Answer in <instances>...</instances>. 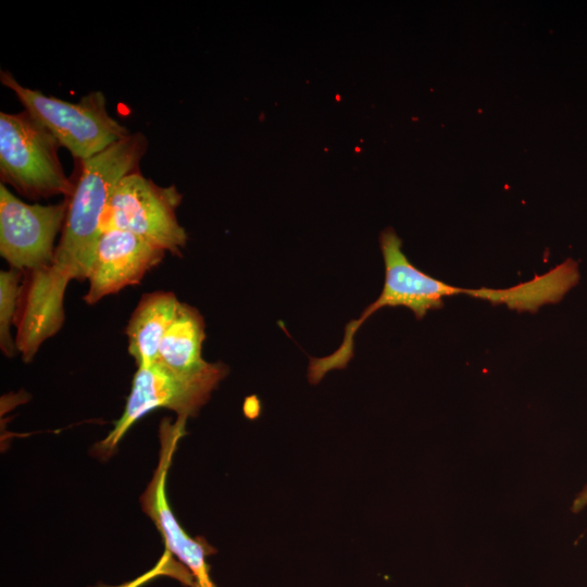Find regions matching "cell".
<instances>
[{
  "instance_id": "cell-1",
  "label": "cell",
  "mask_w": 587,
  "mask_h": 587,
  "mask_svg": "<svg viewBox=\"0 0 587 587\" xmlns=\"http://www.w3.org/2000/svg\"><path fill=\"white\" fill-rule=\"evenodd\" d=\"M147 148L142 133H130L97 154L76 160L61 236L51 263L41 272L50 288L64 291L71 280L88 278L110 197L123 177L139 170Z\"/></svg>"
},
{
  "instance_id": "cell-2",
  "label": "cell",
  "mask_w": 587,
  "mask_h": 587,
  "mask_svg": "<svg viewBox=\"0 0 587 587\" xmlns=\"http://www.w3.org/2000/svg\"><path fill=\"white\" fill-rule=\"evenodd\" d=\"M0 82L75 160L88 159L130 134L108 112L102 91L70 102L21 85L8 71H0Z\"/></svg>"
},
{
  "instance_id": "cell-3",
  "label": "cell",
  "mask_w": 587,
  "mask_h": 587,
  "mask_svg": "<svg viewBox=\"0 0 587 587\" xmlns=\"http://www.w3.org/2000/svg\"><path fill=\"white\" fill-rule=\"evenodd\" d=\"M228 371L222 362H209L195 372H178L159 361L138 366L125 409L111 432L96 445V451L109 457L127 430L155 409H170L186 419L195 416Z\"/></svg>"
},
{
  "instance_id": "cell-4",
  "label": "cell",
  "mask_w": 587,
  "mask_h": 587,
  "mask_svg": "<svg viewBox=\"0 0 587 587\" xmlns=\"http://www.w3.org/2000/svg\"><path fill=\"white\" fill-rule=\"evenodd\" d=\"M61 146L28 112H0V179L32 199L71 196L73 182L60 158Z\"/></svg>"
},
{
  "instance_id": "cell-5",
  "label": "cell",
  "mask_w": 587,
  "mask_h": 587,
  "mask_svg": "<svg viewBox=\"0 0 587 587\" xmlns=\"http://www.w3.org/2000/svg\"><path fill=\"white\" fill-rule=\"evenodd\" d=\"M398 278L404 298V307L411 310L417 320L430 310L444 307L442 299L466 295L489 301L492 304H505L511 310L536 312L541 305L557 303L579 280L576 261L567 259L544 275L521 283L510 288H462L448 285L419 270L409 259L398 266Z\"/></svg>"
},
{
  "instance_id": "cell-6",
  "label": "cell",
  "mask_w": 587,
  "mask_h": 587,
  "mask_svg": "<svg viewBox=\"0 0 587 587\" xmlns=\"http://www.w3.org/2000/svg\"><path fill=\"white\" fill-rule=\"evenodd\" d=\"M182 198L174 185L160 186L139 170L129 173L110 197L101 232L109 228L130 232L174 255H182L188 241L176 215Z\"/></svg>"
},
{
  "instance_id": "cell-7",
  "label": "cell",
  "mask_w": 587,
  "mask_h": 587,
  "mask_svg": "<svg viewBox=\"0 0 587 587\" xmlns=\"http://www.w3.org/2000/svg\"><path fill=\"white\" fill-rule=\"evenodd\" d=\"M67 200L53 204L26 203L0 184V254L24 273L48 266L55 238L62 232Z\"/></svg>"
},
{
  "instance_id": "cell-8",
  "label": "cell",
  "mask_w": 587,
  "mask_h": 587,
  "mask_svg": "<svg viewBox=\"0 0 587 587\" xmlns=\"http://www.w3.org/2000/svg\"><path fill=\"white\" fill-rule=\"evenodd\" d=\"M187 419L160 424V458L153 477L141 496L142 510L154 522L165 547L193 575L198 587H215L209 576L205 558L214 552L203 539H192L180 527L167 503L165 480L178 440L185 435Z\"/></svg>"
},
{
  "instance_id": "cell-9",
  "label": "cell",
  "mask_w": 587,
  "mask_h": 587,
  "mask_svg": "<svg viewBox=\"0 0 587 587\" xmlns=\"http://www.w3.org/2000/svg\"><path fill=\"white\" fill-rule=\"evenodd\" d=\"M165 252L130 232L102 230L96 245L84 301L91 305L125 287L138 285L162 262Z\"/></svg>"
},
{
  "instance_id": "cell-10",
  "label": "cell",
  "mask_w": 587,
  "mask_h": 587,
  "mask_svg": "<svg viewBox=\"0 0 587 587\" xmlns=\"http://www.w3.org/2000/svg\"><path fill=\"white\" fill-rule=\"evenodd\" d=\"M179 302L172 291H153L141 296L125 328L128 353L137 367L158 361L161 341Z\"/></svg>"
},
{
  "instance_id": "cell-11",
  "label": "cell",
  "mask_w": 587,
  "mask_h": 587,
  "mask_svg": "<svg viewBox=\"0 0 587 587\" xmlns=\"http://www.w3.org/2000/svg\"><path fill=\"white\" fill-rule=\"evenodd\" d=\"M205 323L201 313L190 304L179 302L174 320L159 348L158 361L178 372H195L209 362L202 358Z\"/></svg>"
},
{
  "instance_id": "cell-12",
  "label": "cell",
  "mask_w": 587,
  "mask_h": 587,
  "mask_svg": "<svg viewBox=\"0 0 587 587\" xmlns=\"http://www.w3.org/2000/svg\"><path fill=\"white\" fill-rule=\"evenodd\" d=\"M23 273L15 268L0 272V348L4 355L12 358L18 353L11 326L17 311Z\"/></svg>"
},
{
  "instance_id": "cell-13",
  "label": "cell",
  "mask_w": 587,
  "mask_h": 587,
  "mask_svg": "<svg viewBox=\"0 0 587 587\" xmlns=\"http://www.w3.org/2000/svg\"><path fill=\"white\" fill-rule=\"evenodd\" d=\"M160 576H170L178 579L185 586L198 587L197 582L190 571L180 562H176L167 550L164 551L153 567L129 582L115 586L97 584L96 586L90 587H142L150 580Z\"/></svg>"
},
{
  "instance_id": "cell-14",
  "label": "cell",
  "mask_w": 587,
  "mask_h": 587,
  "mask_svg": "<svg viewBox=\"0 0 587 587\" xmlns=\"http://www.w3.org/2000/svg\"><path fill=\"white\" fill-rule=\"evenodd\" d=\"M585 508H587V485L584 486L583 489L574 498L572 502L571 511L573 513H578Z\"/></svg>"
}]
</instances>
